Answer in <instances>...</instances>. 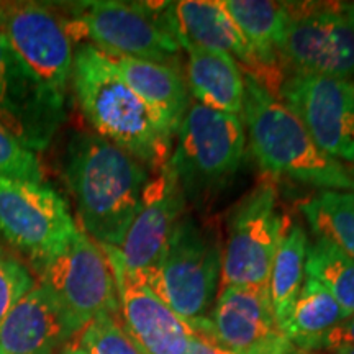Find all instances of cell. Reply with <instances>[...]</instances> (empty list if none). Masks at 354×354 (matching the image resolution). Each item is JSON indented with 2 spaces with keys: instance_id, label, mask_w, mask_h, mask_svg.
I'll list each match as a JSON object with an SVG mask.
<instances>
[{
  "instance_id": "15",
  "label": "cell",
  "mask_w": 354,
  "mask_h": 354,
  "mask_svg": "<svg viewBox=\"0 0 354 354\" xmlns=\"http://www.w3.org/2000/svg\"><path fill=\"white\" fill-rule=\"evenodd\" d=\"M189 325L194 331L214 336L227 348L245 354L289 342L274 315L269 289L259 286L223 287L209 317Z\"/></svg>"
},
{
  "instance_id": "31",
  "label": "cell",
  "mask_w": 354,
  "mask_h": 354,
  "mask_svg": "<svg viewBox=\"0 0 354 354\" xmlns=\"http://www.w3.org/2000/svg\"><path fill=\"white\" fill-rule=\"evenodd\" d=\"M294 346H292L290 342H286L282 344H277V346L263 349V351L253 353V354H294Z\"/></svg>"
},
{
  "instance_id": "20",
  "label": "cell",
  "mask_w": 354,
  "mask_h": 354,
  "mask_svg": "<svg viewBox=\"0 0 354 354\" xmlns=\"http://www.w3.org/2000/svg\"><path fill=\"white\" fill-rule=\"evenodd\" d=\"M253 50L264 73L263 86L276 95L286 74L279 63V48L289 21V2L272 0H221Z\"/></svg>"
},
{
  "instance_id": "18",
  "label": "cell",
  "mask_w": 354,
  "mask_h": 354,
  "mask_svg": "<svg viewBox=\"0 0 354 354\" xmlns=\"http://www.w3.org/2000/svg\"><path fill=\"white\" fill-rule=\"evenodd\" d=\"M74 335L56 300L35 284L0 326V354H55Z\"/></svg>"
},
{
  "instance_id": "29",
  "label": "cell",
  "mask_w": 354,
  "mask_h": 354,
  "mask_svg": "<svg viewBox=\"0 0 354 354\" xmlns=\"http://www.w3.org/2000/svg\"><path fill=\"white\" fill-rule=\"evenodd\" d=\"M184 354H245L240 351H234V349H230L216 342L214 336L198 333V331H194V335L190 336L189 346L185 349Z\"/></svg>"
},
{
  "instance_id": "22",
  "label": "cell",
  "mask_w": 354,
  "mask_h": 354,
  "mask_svg": "<svg viewBox=\"0 0 354 354\" xmlns=\"http://www.w3.org/2000/svg\"><path fill=\"white\" fill-rule=\"evenodd\" d=\"M349 317L325 287L307 277L281 330L292 346L312 351L320 349L325 336Z\"/></svg>"
},
{
  "instance_id": "9",
  "label": "cell",
  "mask_w": 354,
  "mask_h": 354,
  "mask_svg": "<svg viewBox=\"0 0 354 354\" xmlns=\"http://www.w3.org/2000/svg\"><path fill=\"white\" fill-rule=\"evenodd\" d=\"M284 230L277 185L268 177L256 184L230 215L221 258L223 287H268Z\"/></svg>"
},
{
  "instance_id": "10",
  "label": "cell",
  "mask_w": 354,
  "mask_h": 354,
  "mask_svg": "<svg viewBox=\"0 0 354 354\" xmlns=\"http://www.w3.org/2000/svg\"><path fill=\"white\" fill-rule=\"evenodd\" d=\"M276 97L323 153L354 165V81L286 74Z\"/></svg>"
},
{
  "instance_id": "1",
  "label": "cell",
  "mask_w": 354,
  "mask_h": 354,
  "mask_svg": "<svg viewBox=\"0 0 354 354\" xmlns=\"http://www.w3.org/2000/svg\"><path fill=\"white\" fill-rule=\"evenodd\" d=\"M63 177L82 232L100 246L117 248L140 210L149 169L95 133L74 131L66 143Z\"/></svg>"
},
{
  "instance_id": "26",
  "label": "cell",
  "mask_w": 354,
  "mask_h": 354,
  "mask_svg": "<svg viewBox=\"0 0 354 354\" xmlns=\"http://www.w3.org/2000/svg\"><path fill=\"white\" fill-rule=\"evenodd\" d=\"M79 348L87 354H145L133 342L120 318L100 315L81 330Z\"/></svg>"
},
{
  "instance_id": "16",
  "label": "cell",
  "mask_w": 354,
  "mask_h": 354,
  "mask_svg": "<svg viewBox=\"0 0 354 354\" xmlns=\"http://www.w3.org/2000/svg\"><path fill=\"white\" fill-rule=\"evenodd\" d=\"M112 268L120 304V320L145 354H184L192 326L167 307L143 282L125 272L109 246H100Z\"/></svg>"
},
{
  "instance_id": "13",
  "label": "cell",
  "mask_w": 354,
  "mask_h": 354,
  "mask_svg": "<svg viewBox=\"0 0 354 354\" xmlns=\"http://www.w3.org/2000/svg\"><path fill=\"white\" fill-rule=\"evenodd\" d=\"M66 102L33 77L0 33V125L32 151L50 145L66 118Z\"/></svg>"
},
{
  "instance_id": "4",
  "label": "cell",
  "mask_w": 354,
  "mask_h": 354,
  "mask_svg": "<svg viewBox=\"0 0 354 354\" xmlns=\"http://www.w3.org/2000/svg\"><path fill=\"white\" fill-rule=\"evenodd\" d=\"M166 166L185 198L201 209L230 184L245 159L248 138L238 115L218 112L190 100L176 133Z\"/></svg>"
},
{
  "instance_id": "32",
  "label": "cell",
  "mask_w": 354,
  "mask_h": 354,
  "mask_svg": "<svg viewBox=\"0 0 354 354\" xmlns=\"http://www.w3.org/2000/svg\"><path fill=\"white\" fill-rule=\"evenodd\" d=\"M59 354H87V353L76 344V346H66Z\"/></svg>"
},
{
  "instance_id": "30",
  "label": "cell",
  "mask_w": 354,
  "mask_h": 354,
  "mask_svg": "<svg viewBox=\"0 0 354 354\" xmlns=\"http://www.w3.org/2000/svg\"><path fill=\"white\" fill-rule=\"evenodd\" d=\"M339 346H354V313L325 336L320 349H331L333 351Z\"/></svg>"
},
{
  "instance_id": "28",
  "label": "cell",
  "mask_w": 354,
  "mask_h": 354,
  "mask_svg": "<svg viewBox=\"0 0 354 354\" xmlns=\"http://www.w3.org/2000/svg\"><path fill=\"white\" fill-rule=\"evenodd\" d=\"M37 284L26 266L0 248V326L17 302Z\"/></svg>"
},
{
  "instance_id": "2",
  "label": "cell",
  "mask_w": 354,
  "mask_h": 354,
  "mask_svg": "<svg viewBox=\"0 0 354 354\" xmlns=\"http://www.w3.org/2000/svg\"><path fill=\"white\" fill-rule=\"evenodd\" d=\"M71 84L95 135L131 154L148 169L158 171L166 165L172 140L109 56L92 44H79L74 50Z\"/></svg>"
},
{
  "instance_id": "19",
  "label": "cell",
  "mask_w": 354,
  "mask_h": 354,
  "mask_svg": "<svg viewBox=\"0 0 354 354\" xmlns=\"http://www.w3.org/2000/svg\"><path fill=\"white\" fill-rule=\"evenodd\" d=\"M110 59L128 86L148 105L159 125L172 140L192 100L180 66L135 59V57H110Z\"/></svg>"
},
{
  "instance_id": "5",
  "label": "cell",
  "mask_w": 354,
  "mask_h": 354,
  "mask_svg": "<svg viewBox=\"0 0 354 354\" xmlns=\"http://www.w3.org/2000/svg\"><path fill=\"white\" fill-rule=\"evenodd\" d=\"M165 2L92 0L69 3L63 20L71 39L84 41L110 57H135L180 66V46L162 17Z\"/></svg>"
},
{
  "instance_id": "21",
  "label": "cell",
  "mask_w": 354,
  "mask_h": 354,
  "mask_svg": "<svg viewBox=\"0 0 354 354\" xmlns=\"http://www.w3.org/2000/svg\"><path fill=\"white\" fill-rule=\"evenodd\" d=\"M185 51V82L192 100L218 112L241 117L245 104V71L232 56L197 44L180 43Z\"/></svg>"
},
{
  "instance_id": "12",
  "label": "cell",
  "mask_w": 354,
  "mask_h": 354,
  "mask_svg": "<svg viewBox=\"0 0 354 354\" xmlns=\"http://www.w3.org/2000/svg\"><path fill=\"white\" fill-rule=\"evenodd\" d=\"M76 230L68 203L50 185L0 177V236L8 245L35 259Z\"/></svg>"
},
{
  "instance_id": "25",
  "label": "cell",
  "mask_w": 354,
  "mask_h": 354,
  "mask_svg": "<svg viewBox=\"0 0 354 354\" xmlns=\"http://www.w3.org/2000/svg\"><path fill=\"white\" fill-rule=\"evenodd\" d=\"M307 277L315 279L333 299L353 315L354 313V258L325 238L315 236L308 243Z\"/></svg>"
},
{
  "instance_id": "8",
  "label": "cell",
  "mask_w": 354,
  "mask_h": 354,
  "mask_svg": "<svg viewBox=\"0 0 354 354\" xmlns=\"http://www.w3.org/2000/svg\"><path fill=\"white\" fill-rule=\"evenodd\" d=\"M279 63L284 74L354 81V2H289Z\"/></svg>"
},
{
  "instance_id": "17",
  "label": "cell",
  "mask_w": 354,
  "mask_h": 354,
  "mask_svg": "<svg viewBox=\"0 0 354 354\" xmlns=\"http://www.w3.org/2000/svg\"><path fill=\"white\" fill-rule=\"evenodd\" d=\"M162 17L177 43L197 44L207 50L225 53L263 86V68L240 28L221 6V0L165 2Z\"/></svg>"
},
{
  "instance_id": "33",
  "label": "cell",
  "mask_w": 354,
  "mask_h": 354,
  "mask_svg": "<svg viewBox=\"0 0 354 354\" xmlns=\"http://www.w3.org/2000/svg\"><path fill=\"white\" fill-rule=\"evenodd\" d=\"M333 354H354V346H339L333 349Z\"/></svg>"
},
{
  "instance_id": "23",
  "label": "cell",
  "mask_w": 354,
  "mask_h": 354,
  "mask_svg": "<svg viewBox=\"0 0 354 354\" xmlns=\"http://www.w3.org/2000/svg\"><path fill=\"white\" fill-rule=\"evenodd\" d=\"M308 243L307 233L299 223L289 225L284 230L277 253L274 256L268 289L274 315L281 328L307 279L305 264H307Z\"/></svg>"
},
{
  "instance_id": "7",
  "label": "cell",
  "mask_w": 354,
  "mask_h": 354,
  "mask_svg": "<svg viewBox=\"0 0 354 354\" xmlns=\"http://www.w3.org/2000/svg\"><path fill=\"white\" fill-rule=\"evenodd\" d=\"M38 284L56 300L77 333L100 315L120 318L112 268L100 245L77 227L50 253L30 259Z\"/></svg>"
},
{
  "instance_id": "14",
  "label": "cell",
  "mask_w": 354,
  "mask_h": 354,
  "mask_svg": "<svg viewBox=\"0 0 354 354\" xmlns=\"http://www.w3.org/2000/svg\"><path fill=\"white\" fill-rule=\"evenodd\" d=\"M187 203L166 165L149 179L140 210L123 234L120 245L109 246L131 277L141 279L161 261Z\"/></svg>"
},
{
  "instance_id": "27",
  "label": "cell",
  "mask_w": 354,
  "mask_h": 354,
  "mask_svg": "<svg viewBox=\"0 0 354 354\" xmlns=\"http://www.w3.org/2000/svg\"><path fill=\"white\" fill-rule=\"evenodd\" d=\"M0 177L43 184V169L37 154L2 125H0Z\"/></svg>"
},
{
  "instance_id": "11",
  "label": "cell",
  "mask_w": 354,
  "mask_h": 354,
  "mask_svg": "<svg viewBox=\"0 0 354 354\" xmlns=\"http://www.w3.org/2000/svg\"><path fill=\"white\" fill-rule=\"evenodd\" d=\"M0 33L53 95L66 102L74 48L63 19L33 2H0Z\"/></svg>"
},
{
  "instance_id": "3",
  "label": "cell",
  "mask_w": 354,
  "mask_h": 354,
  "mask_svg": "<svg viewBox=\"0 0 354 354\" xmlns=\"http://www.w3.org/2000/svg\"><path fill=\"white\" fill-rule=\"evenodd\" d=\"M241 120L256 165L271 179L354 192V165L323 153L295 115L246 73Z\"/></svg>"
},
{
  "instance_id": "6",
  "label": "cell",
  "mask_w": 354,
  "mask_h": 354,
  "mask_svg": "<svg viewBox=\"0 0 354 354\" xmlns=\"http://www.w3.org/2000/svg\"><path fill=\"white\" fill-rule=\"evenodd\" d=\"M223 248L212 227L185 214L156 268L136 281L187 323L209 317L221 279ZM135 279V277H133Z\"/></svg>"
},
{
  "instance_id": "24",
  "label": "cell",
  "mask_w": 354,
  "mask_h": 354,
  "mask_svg": "<svg viewBox=\"0 0 354 354\" xmlns=\"http://www.w3.org/2000/svg\"><path fill=\"white\" fill-rule=\"evenodd\" d=\"M300 212L315 236L354 258V192L322 190L300 203Z\"/></svg>"
}]
</instances>
